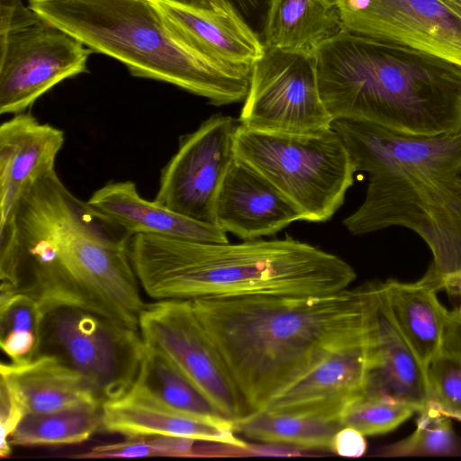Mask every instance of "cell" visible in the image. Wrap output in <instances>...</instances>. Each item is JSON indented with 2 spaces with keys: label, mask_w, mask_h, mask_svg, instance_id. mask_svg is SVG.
I'll use <instances>...</instances> for the list:
<instances>
[{
  "label": "cell",
  "mask_w": 461,
  "mask_h": 461,
  "mask_svg": "<svg viewBox=\"0 0 461 461\" xmlns=\"http://www.w3.org/2000/svg\"><path fill=\"white\" fill-rule=\"evenodd\" d=\"M445 290L451 294H461V274L450 280Z\"/></svg>",
  "instance_id": "cell-36"
},
{
  "label": "cell",
  "mask_w": 461,
  "mask_h": 461,
  "mask_svg": "<svg viewBox=\"0 0 461 461\" xmlns=\"http://www.w3.org/2000/svg\"><path fill=\"white\" fill-rule=\"evenodd\" d=\"M173 4L197 8H210L215 0H166ZM229 3L240 17L261 37L270 0H222Z\"/></svg>",
  "instance_id": "cell-32"
},
{
  "label": "cell",
  "mask_w": 461,
  "mask_h": 461,
  "mask_svg": "<svg viewBox=\"0 0 461 461\" xmlns=\"http://www.w3.org/2000/svg\"><path fill=\"white\" fill-rule=\"evenodd\" d=\"M416 411L410 405L364 393L341 412L342 427H351L365 436L388 433L410 419Z\"/></svg>",
  "instance_id": "cell-29"
},
{
  "label": "cell",
  "mask_w": 461,
  "mask_h": 461,
  "mask_svg": "<svg viewBox=\"0 0 461 461\" xmlns=\"http://www.w3.org/2000/svg\"><path fill=\"white\" fill-rule=\"evenodd\" d=\"M332 122L321 98L314 53L266 48L252 68L239 124L309 134L331 128Z\"/></svg>",
  "instance_id": "cell-10"
},
{
  "label": "cell",
  "mask_w": 461,
  "mask_h": 461,
  "mask_svg": "<svg viewBox=\"0 0 461 461\" xmlns=\"http://www.w3.org/2000/svg\"><path fill=\"white\" fill-rule=\"evenodd\" d=\"M343 225L353 235L393 226L413 230L429 248L445 290L461 274V173L370 175L364 202Z\"/></svg>",
  "instance_id": "cell-6"
},
{
  "label": "cell",
  "mask_w": 461,
  "mask_h": 461,
  "mask_svg": "<svg viewBox=\"0 0 461 461\" xmlns=\"http://www.w3.org/2000/svg\"><path fill=\"white\" fill-rule=\"evenodd\" d=\"M341 31L331 0H270L261 39L267 49L314 53Z\"/></svg>",
  "instance_id": "cell-24"
},
{
  "label": "cell",
  "mask_w": 461,
  "mask_h": 461,
  "mask_svg": "<svg viewBox=\"0 0 461 461\" xmlns=\"http://www.w3.org/2000/svg\"><path fill=\"white\" fill-rule=\"evenodd\" d=\"M427 380L428 403L461 421V354L442 347L427 368Z\"/></svg>",
  "instance_id": "cell-30"
},
{
  "label": "cell",
  "mask_w": 461,
  "mask_h": 461,
  "mask_svg": "<svg viewBox=\"0 0 461 461\" xmlns=\"http://www.w3.org/2000/svg\"><path fill=\"white\" fill-rule=\"evenodd\" d=\"M131 237L52 169L0 226V279L31 295L44 315L76 307L140 330L146 303L130 258Z\"/></svg>",
  "instance_id": "cell-1"
},
{
  "label": "cell",
  "mask_w": 461,
  "mask_h": 461,
  "mask_svg": "<svg viewBox=\"0 0 461 461\" xmlns=\"http://www.w3.org/2000/svg\"><path fill=\"white\" fill-rule=\"evenodd\" d=\"M139 328L144 343L173 362L223 417L235 420L249 413L191 300L146 304Z\"/></svg>",
  "instance_id": "cell-11"
},
{
  "label": "cell",
  "mask_w": 461,
  "mask_h": 461,
  "mask_svg": "<svg viewBox=\"0 0 461 461\" xmlns=\"http://www.w3.org/2000/svg\"><path fill=\"white\" fill-rule=\"evenodd\" d=\"M144 348L140 330L90 311L65 306L44 315L39 355H52L79 373L104 403L131 388Z\"/></svg>",
  "instance_id": "cell-8"
},
{
  "label": "cell",
  "mask_w": 461,
  "mask_h": 461,
  "mask_svg": "<svg viewBox=\"0 0 461 461\" xmlns=\"http://www.w3.org/2000/svg\"><path fill=\"white\" fill-rule=\"evenodd\" d=\"M1 382L26 413H47L78 405L102 406L90 383L52 355L40 354L23 363H2Z\"/></svg>",
  "instance_id": "cell-22"
},
{
  "label": "cell",
  "mask_w": 461,
  "mask_h": 461,
  "mask_svg": "<svg viewBox=\"0 0 461 461\" xmlns=\"http://www.w3.org/2000/svg\"><path fill=\"white\" fill-rule=\"evenodd\" d=\"M239 125L230 116L214 114L182 135L176 152L160 172L154 201L193 220L215 224V203L235 159Z\"/></svg>",
  "instance_id": "cell-12"
},
{
  "label": "cell",
  "mask_w": 461,
  "mask_h": 461,
  "mask_svg": "<svg viewBox=\"0 0 461 461\" xmlns=\"http://www.w3.org/2000/svg\"><path fill=\"white\" fill-rule=\"evenodd\" d=\"M419 413L415 430L409 437L382 448L380 455H449L456 451V439L449 418L431 403Z\"/></svg>",
  "instance_id": "cell-28"
},
{
  "label": "cell",
  "mask_w": 461,
  "mask_h": 461,
  "mask_svg": "<svg viewBox=\"0 0 461 461\" xmlns=\"http://www.w3.org/2000/svg\"><path fill=\"white\" fill-rule=\"evenodd\" d=\"M28 5L93 52L121 61L134 77L174 85L217 106L247 96L252 68L224 63L182 41L151 0H28Z\"/></svg>",
  "instance_id": "cell-5"
},
{
  "label": "cell",
  "mask_w": 461,
  "mask_h": 461,
  "mask_svg": "<svg viewBox=\"0 0 461 461\" xmlns=\"http://www.w3.org/2000/svg\"><path fill=\"white\" fill-rule=\"evenodd\" d=\"M0 456L2 458H5L11 453L12 447L9 444V438L26 411L12 391L4 383L0 382Z\"/></svg>",
  "instance_id": "cell-33"
},
{
  "label": "cell",
  "mask_w": 461,
  "mask_h": 461,
  "mask_svg": "<svg viewBox=\"0 0 461 461\" xmlns=\"http://www.w3.org/2000/svg\"><path fill=\"white\" fill-rule=\"evenodd\" d=\"M367 375L365 336L360 341L329 353L306 374L273 396L262 410L339 420L344 409L366 393Z\"/></svg>",
  "instance_id": "cell-16"
},
{
  "label": "cell",
  "mask_w": 461,
  "mask_h": 461,
  "mask_svg": "<svg viewBox=\"0 0 461 461\" xmlns=\"http://www.w3.org/2000/svg\"><path fill=\"white\" fill-rule=\"evenodd\" d=\"M249 412L329 353L365 339L360 288L322 294H249L191 300Z\"/></svg>",
  "instance_id": "cell-2"
},
{
  "label": "cell",
  "mask_w": 461,
  "mask_h": 461,
  "mask_svg": "<svg viewBox=\"0 0 461 461\" xmlns=\"http://www.w3.org/2000/svg\"><path fill=\"white\" fill-rule=\"evenodd\" d=\"M130 258L140 286L156 300L322 295L348 289L357 277L341 258L289 235L230 244L136 234Z\"/></svg>",
  "instance_id": "cell-4"
},
{
  "label": "cell",
  "mask_w": 461,
  "mask_h": 461,
  "mask_svg": "<svg viewBox=\"0 0 461 461\" xmlns=\"http://www.w3.org/2000/svg\"><path fill=\"white\" fill-rule=\"evenodd\" d=\"M458 311H459V313L461 315V304H460V307H459Z\"/></svg>",
  "instance_id": "cell-38"
},
{
  "label": "cell",
  "mask_w": 461,
  "mask_h": 461,
  "mask_svg": "<svg viewBox=\"0 0 461 461\" xmlns=\"http://www.w3.org/2000/svg\"><path fill=\"white\" fill-rule=\"evenodd\" d=\"M130 390L182 412L226 419L173 362L146 344L139 373Z\"/></svg>",
  "instance_id": "cell-25"
},
{
  "label": "cell",
  "mask_w": 461,
  "mask_h": 461,
  "mask_svg": "<svg viewBox=\"0 0 461 461\" xmlns=\"http://www.w3.org/2000/svg\"><path fill=\"white\" fill-rule=\"evenodd\" d=\"M359 288L368 366L365 393L410 405L420 412L428 403L427 372L393 319L381 282Z\"/></svg>",
  "instance_id": "cell-14"
},
{
  "label": "cell",
  "mask_w": 461,
  "mask_h": 461,
  "mask_svg": "<svg viewBox=\"0 0 461 461\" xmlns=\"http://www.w3.org/2000/svg\"><path fill=\"white\" fill-rule=\"evenodd\" d=\"M101 429L125 437L176 436L249 449L232 420L182 412L132 390L102 405Z\"/></svg>",
  "instance_id": "cell-20"
},
{
  "label": "cell",
  "mask_w": 461,
  "mask_h": 461,
  "mask_svg": "<svg viewBox=\"0 0 461 461\" xmlns=\"http://www.w3.org/2000/svg\"><path fill=\"white\" fill-rule=\"evenodd\" d=\"M65 143L62 130L31 113L14 114L0 126V226L20 197L40 176L55 169Z\"/></svg>",
  "instance_id": "cell-19"
},
{
  "label": "cell",
  "mask_w": 461,
  "mask_h": 461,
  "mask_svg": "<svg viewBox=\"0 0 461 461\" xmlns=\"http://www.w3.org/2000/svg\"><path fill=\"white\" fill-rule=\"evenodd\" d=\"M178 38L197 50L224 63L252 68L265 54L261 37L227 2L215 0L197 9L151 0Z\"/></svg>",
  "instance_id": "cell-18"
},
{
  "label": "cell",
  "mask_w": 461,
  "mask_h": 461,
  "mask_svg": "<svg viewBox=\"0 0 461 461\" xmlns=\"http://www.w3.org/2000/svg\"><path fill=\"white\" fill-rule=\"evenodd\" d=\"M446 3L461 16V0H445Z\"/></svg>",
  "instance_id": "cell-37"
},
{
  "label": "cell",
  "mask_w": 461,
  "mask_h": 461,
  "mask_svg": "<svg viewBox=\"0 0 461 461\" xmlns=\"http://www.w3.org/2000/svg\"><path fill=\"white\" fill-rule=\"evenodd\" d=\"M101 409L84 404L47 413H26L10 436L9 444L32 447L84 442L101 429Z\"/></svg>",
  "instance_id": "cell-27"
},
{
  "label": "cell",
  "mask_w": 461,
  "mask_h": 461,
  "mask_svg": "<svg viewBox=\"0 0 461 461\" xmlns=\"http://www.w3.org/2000/svg\"><path fill=\"white\" fill-rule=\"evenodd\" d=\"M365 435L351 427H342L334 435L331 443L333 453L347 457H359L366 451Z\"/></svg>",
  "instance_id": "cell-34"
},
{
  "label": "cell",
  "mask_w": 461,
  "mask_h": 461,
  "mask_svg": "<svg viewBox=\"0 0 461 461\" xmlns=\"http://www.w3.org/2000/svg\"><path fill=\"white\" fill-rule=\"evenodd\" d=\"M86 202L132 236L152 234L201 242H229L227 233L216 224L193 220L154 200L144 199L132 181H110Z\"/></svg>",
  "instance_id": "cell-21"
},
{
  "label": "cell",
  "mask_w": 461,
  "mask_h": 461,
  "mask_svg": "<svg viewBox=\"0 0 461 461\" xmlns=\"http://www.w3.org/2000/svg\"><path fill=\"white\" fill-rule=\"evenodd\" d=\"M443 347L455 349L461 354V315L458 309L448 311Z\"/></svg>",
  "instance_id": "cell-35"
},
{
  "label": "cell",
  "mask_w": 461,
  "mask_h": 461,
  "mask_svg": "<svg viewBox=\"0 0 461 461\" xmlns=\"http://www.w3.org/2000/svg\"><path fill=\"white\" fill-rule=\"evenodd\" d=\"M30 8L0 26L1 114L24 113L57 84L87 72L93 53Z\"/></svg>",
  "instance_id": "cell-9"
},
{
  "label": "cell",
  "mask_w": 461,
  "mask_h": 461,
  "mask_svg": "<svg viewBox=\"0 0 461 461\" xmlns=\"http://www.w3.org/2000/svg\"><path fill=\"white\" fill-rule=\"evenodd\" d=\"M235 158L269 181L303 221H329L344 203L357 172L341 136L332 127L316 133L261 131L239 125Z\"/></svg>",
  "instance_id": "cell-7"
},
{
  "label": "cell",
  "mask_w": 461,
  "mask_h": 461,
  "mask_svg": "<svg viewBox=\"0 0 461 461\" xmlns=\"http://www.w3.org/2000/svg\"><path fill=\"white\" fill-rule=\"evenodd\" d=\"M303 221L298 210L263 176L235 158L220 188L214 223L243 240L273 235Z\"/></svg>",
  "instance_id": "cell-17"
},
{
  "label": "cell",
  "mask_w": 461,
  "mask_h": 461,
  "mask_svg": "<svg viewBox=\"0 0 461 461\" xmlns=\"http://www.w3.org/2000/svg\"><path fill=\"white\" fill-rule=\"evenodd\" d=\"M381 286L393 319L427 372L443 347L448 311L437 297L444 290L443 280L430 265L416 282L387 279Z\"/></svg>",
  "instance_id": "cell-23"
},
{
  "label": "cell",
  "mask_w": 461,
  "mask_h": 461,
  "mask_svg": "<svg viewBox=\"0 0 461 461\" xmlns=\"http://www.w3.org/2000/svg\"><path fill=\"white\" fill-rule=\"evenodd\" d=\"M332 128L346 144L357 171L461 173V131L434 136L407 135L351 119H335Z\"/></svg>",
  "instance_id": "cell-15"
},
{
  "label": "cell",
  "mask_w": 461,
  "mask_h": 461,
  "mask_svg": "<svg viewBox=\"0 0 461 461\" xmlns=\"http://www.w3.org/2000/svg\"><path fill=\"white\" fill-rule=\"evenodd\" d=\"M342 31L461 67V16L445 0H331Z\"/></svg>",
  "instance_id": "cell-13"
},
{
  "label": "cell",
  "mask_w": 461,
  "mask_h": 461,
  "mask_svg": "<svg viewBox=\"0 0 461 461\" xmlns=\"http://www.w3.org/2000/svg\"><path fill=\"white\" fill-rule=\"evenodd\" d=\"M157 456L149 436L127 437L121 442L96 446L75 458L103 459V458H133Z\"/></svg>",
  "instance_id": "cell-31"
},
{
  "label": "cell",
  "mask_w": 461,
  "mask_h": 461,
  "mask_svg": "<svg viewBox=\"0 0 461 461\" xmlns=\"http://www.w3.org/2000/svg\"><path fill=\"white\" fill-rule=\"evenodd\" d=\"M319 91L333 120L407 135L461 131V67L341 31L314 51Z\"/></svg>",
  "instance_id": "cell-3"
},
{
  "label": "cell",
  "mask_w": 461,
  "mask_h": 461,
  "mask_svg": "<svg viewBox=\"0 0 461 461\" xmlns=\"http://www.w3.org/2000/svg\"><path fill=\"white\" fill-rule=\"evenodd\" d=\"M236 434L270 445L300 449L331 450L332 438L342 428L339 420L255 411L232 420Z\"/></svg>",
  "instance_id": "cell-26"
}]
</instances>
